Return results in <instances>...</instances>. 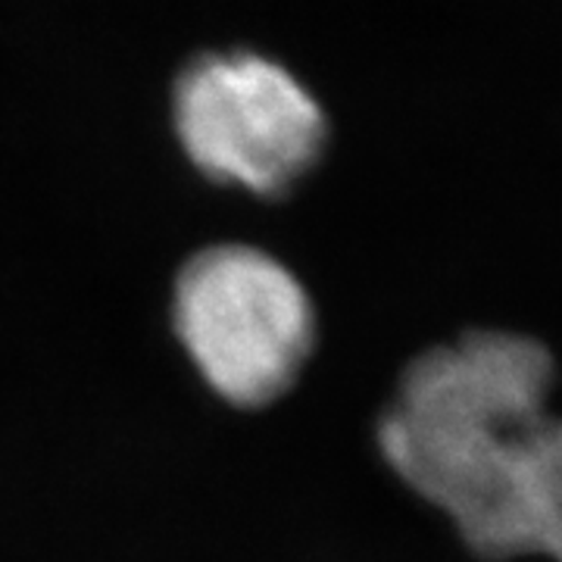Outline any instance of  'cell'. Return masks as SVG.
<instances>
[{"mask_svg":"<svg viewBox=\"0 0 562 562\" xmlns=\"http://www.w3.org/2000/svg\"><path fill=\"white\" fill-rule=\"evenodd\" d=\"M553 357L513 331H465L403 369L379 450L482 560L560 557L562 435Z\"/></svg>","mask_w":562,"mask_h":562,"instance_id":"6da1fadb","label":"cell"},{"mask_svg":"<svg viewBox=\"0 0 562 562\" xmlns=\"http://www.w3.org/2000/svg\"><path fill=\"white\" fill-rule=\"evenodd\" d=\"M172 322L203 382L244 409L284 397L316 350V306L301 279L247 244L203 247L181 266Z\"/></svg>","mask_w":562,"mask_h":562,"instance_id":"7a4b0ae2","label":"cell"},{"mask_svg":"<svg viewBox=\"0 0 562 562\" xmlns=\"http://www.w3.org/2000/svg\"><path fill=\"white\" fill-rule=\"evenodd\" d=\"M176 132L210 179L279 198L316 166L325 113L294 72L260 54H213L176 88Z\"/></svg>","mask_w":562,"mask_h":562,"instance_id":"3957f363","label":"cell"}]
</instances>
